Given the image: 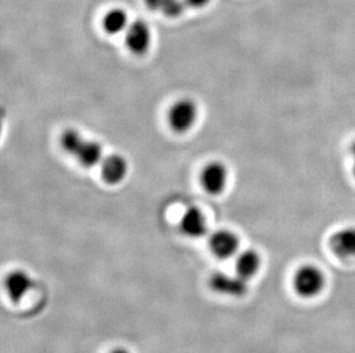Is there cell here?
Returning <instances> with one entry per match:
<instances>
[{
	"mask_svg": "<svg viewBox=\"0 0 355 353\" xmlns=\"http://www.w3.org/2000/svg\"><path fill=\"white\" fill-rule=\"evenodd\" d=\"M327 286L324 272L312 264H306L295 271L292 287L295 293L302 298L311 300L320 296Z\"/></svg>",
	"mask_w": 355,
	"mask_h": 353,
	"instance_id": "1",
	"label": "cell"
},
{
	"mask_svg": "<svg viewBox=\"0 0 355 353\" xmlns=\"http://www.w3.org/2000/svg\"><path fill=\"white\" fill-rule=\"evenodd\" d=\"M198 117V108L191 99L176 101L168 114V122L171 129L178 134H185L195 125Z\"/></svg>",
	"mask_w": 355,
	"mask_h": 353,
	"instance_id": "2",
	"label": "cell"
},
{
	"mask_svg": "<svg viewBox=\"0 0 355 353\" xmlns=\"http://www.w3.org/2000/svg\"><path fill=\"white\" fill-rule=\"evenodd\" d=\"M209 287L215 293L230 297H244L248 293V281L239 277L237 273L228 274L218 272L209 279Z\"/></svg>",
	"mask_w": 355,
	"mask_h": 353,
	"instance_id": "3",
	"label": "cell"
},
{
	"mask_svg": "<svg viewBox=\"0 0 355 353\" xmlns=\"http://www.w3.org/2000/svg\"><path fill=\"white\" fill-rule=\"evenodd\" d=\"M208 244L213 255L218 260H229L239 253V240L232 230H216L211 234Z\"/></svg>",
	"mask_w": 355,
	"mask_h": 353,
	"instance_id": "4",
	"label": "cell"
},
{
	"mask_svg": "<svg viewBox=\"0 0 355 353\" xmlns=\"http://www.w3.org/2000/svg\"><path fill=\"white\" fill-rule=\"evenodd\" d=\"M329 248L342 260H355V226L343 227L329 239Z\"/></svg>",
	"mask_w": 355,
	"mask_h": 353,
	"instance_id": "5",
	"label": "cell"
},
{
	"mask_svg": "<svg viewBox=\"0 0 355 353\" xmlns=\"http://www.w3.org/2000/svg\"><path fill=\"white\" fill-rule=\"evenodd\" d=\"M228 183V170L221 162H211L201 172V186L211 195H218Z\"/></svg>",
	"mask_w": 355,
	"mask_h": 353,
	"instance_id": "6",
	"label": "cell"
},
{
	"mask_svg": "<svg viewBox=\"0 0 355 353\" xmlns=\"http://www.w3.org/2000/svg\"><path fill=\"white\" fill-rule=\"evenodd\" d=\"M125 44L134 54L141 55L148 52L151 44V30L144 21L137 20L131 22L125 30Z\"/></svg>",
	"mask_w": 355,
	"mask_h": 353,
	"instance_id": "7",
	"label": "cell"
},
{
	"mask_svg": "<svg viewBox=\"0 0 355 353\" xmlns=\"http://www.w3.org/2000/svg\"><path fill=\"white\" fill-rule=\"evenodd\" d=\"M33 278L24 270L12 271L5 279V289L13 303H19L34 288Z\"/></svg>",
	"mask_w": 355,
	"mask_h": 353,
	"instance_id": "8",
	"label": "cell"
},
{
	"mask_svg": "<svg viewBox=\"0 0 355 353\" xmlns=\"http://www.w3.org/2000/svg\"><path fill=\"white\" fill-rule=\"evenodd\" d=\"M101 169L103 179L110 185H116L127 176V160L120 154H111L103 159Z\"/></svg>",
	"mask_w": 355,
	"mask_h": 353,
	"instance_id": "9",
	"label": "cell"
},
{
	"mask_svg": "<svg viewBox=\"0 0 355 353\" xmlns=\"http://www.w3.org/2000/svg\"><path fill=\"white\" fill-rule=\"evenodd\" d=\"M181 230L187 237L199 239L207 233V223L204 213L198 208L190 207L184 211L180 221Z\"/></svg>",
	"mask_w": 355,
	"mask_h": 353,
	"instance_id": "10",
	"label": "cell"
},
{
	"mask_svg": "<svg viewBox=\"0 0 355 353\" xmlns=\"http://www.w3.org/2000/svg\"><path fill=\"white\" fill-rule=\"evenodd\" d=\"M261 256L253 249L244 250L237 253L235 258V273L245 280L250 281L261 269Z\"/></svg>",
	"mask_w": 355,
	"mask_h": 353,
	"instance_id": "11",
	"label": "cell"
},
{
	"mask_svg": "<svg viewBox=\"0 0 355 353\" xmlns=\"http://www.w3.org/2000/svg\"><path fill=\"white\" fill-rule=\"evenodd\" d=\"M75 157L83 167L94 168L101 163L104 155H103L101 143L85 139Z\"/></svg>",
	"mask_w": 355,
	"mask_h": 353,
	"instance_id": "12",
	"label": "cell"
},
{
	"mask_svg": "<svg viewBox=\"0 0 355 353\" xmlns=\"http://www.w3.org/2000/svg\"><path fill=\"white\" fill-rule=\"evenodd\" d=\"M129 24L130 22L128 20L127 13L122 8H113L108 10L103 21L105 31L110 35L125 33Z\"/></svg>",
	"mask_w": 355,
	"mask_h": 353,
	"instance_id": "13",
	"label": "cell"
},
{
	"mask_svg": "<svg viewBox=\"0 0 355 353\" xmlns=\"http://www.w3.org/2000/svg\"><path fill=\"white\" fill-rule=\"evenodd\" d=\"M84 141H85V138H83V136L75 129H68V130L64 131L60 138L61 147L64 148L66 153L73 155V156L78 154Z\"/></svg>",
	"mask_w": 355,
	"mask_h": 353,
	"instance_id": "14",
	"label": "cell"
},
{
	"mask_svg": "<svg viewBox=\"0 0 355 353\" xmlns=\"http://www.w3.org/2000/svg\"><path fill=\"white\" fill-rule=\"evenodd\" d=\"M184 0H166L164 7L161 10V13L167 15L169 17H178L184 12Z\"/></svg>",
	"mask_w": 355,
	"mask_h": 353,
	"instance_id": "15",
	"label": "cell"
},
{
	"mask_svg": "<svg viewBox=\"0 0 355 353\" xmlns=\"http://www.w3.org/2000/svg\"><path fill=\"white\" fill-rule=\"evenodd\" d=\"M211 0H184L185 5L192 8H202L209 3Z\"/></svg>",
	"mask_w": 355,
	"mask_h": 353,
	"instance_id": "16",
	"label": "cell"
},
{
	"mask_svg": "<svg viewBox=\"0 0 355 353\" xmlns=\"http://www.w3.org/2000/svg\"><path fill=\"white\" fill-rule=\"evenodd\" d=\"M351 155L353 157V174L355 178V141H353L352 146H351Z\"/></svg>",
	"mask_w": 355,
	"mask_h": 353,
	"instance_id": "17",
	"label": "cell"
},
{
	"mask_svg": "<svg viewBox=\"0 0 355 353\" xmlns=\"http://www.w3.org/2000/svg\"><path fill=\"white\" fill-rule=\"evenodd\" d=\"M110 353H130L127 349H123V347H118V349H114V350L111 351Z\"/></svg>",
	"mask_w": 355,
	"mask_h": 353,
	"instance_id": "18",
	"label": "cell"
}]
</instances>
